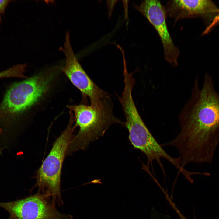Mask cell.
I'll use <instances>...</instances> for the list:
<instances>
[{"mask_svg": "<svg viewBox=\"0 0 219 219\" xmlns=\"http://www.w3.org/2000/svg\"><path fill=\"white\" fill-rule=\"evenodd\" d=\"M54 78L51 73H41L12 84L0 107L5 120L18 118L36 105L49 90Z\"/></svg>", "mask_w": 219, "mask_h": 219, "instance_id": "277c9868", "label": "cell"}, {"mask_svg": "<svg viewBox=\"0 0 219 219\" xmlns=\"http://www.w3.org/2000/svg\"><path fill=\"white\" fill-rule=\"evenodd\" d=\"M218 23H219V13L214 17V19L210 25L206 29V31L208 32L214 26Z\"/></svg>", "mask_w": 219, "mask_h": 219, "instance_id": "8fae6325", "label": "cell"}, {"mask_svg": "<svg viewBox=\"0 0 219 219\" xmlns=\"http://www.w3.org/2000/svg\"><path fill=\"white\" fill-rule=\"evenodd\" d=\"M68 107L73 113L75 126L79 130L72 139L66 155L87 148L91 143L103 136L112 124L123 123L113 114L110 97L98 107L83 104Z\"/></svg>", "mask_w": 219, "mask_h": 219, "instance_id": "7a4b0ae2", "label": "cell"}, {"mask_svg": "<svg viewBox=\"0 0 219 219\" xmlns=\"http://www.w3.org/2000/svg\"><path fill=\"white\" fill-rule=\"evenodd\" d=\"M7 219H10L9 217H8Z\"/></svg>", "mask_w": 219, "mask_h": 219, "instance_id": "5bb4252c", "label": "cell"}, {"mask_svg": "<svg viewBox=\"0 0 219 219\" xmlns=\"http://www.w3.org/2000/svg\"><path fill=\"white\" fill-rule=\"evenodd\" d=\"M0 207L9 213L10 219H73L71 215L58 211L55 205L38 192L20 199L0 202Z\"/></svg>", "mask_w": 219, "mask_h": 219, "instance_id": "52a82bcc", "label": "cell"}, {"mask_svg": "<svg viewBox=\"0 0 219 219\" xmlns=\"http://www.w3.org/2000/svg\"><path fill=\"white\" fill-rule=\"evenodd\" d=\"M125 127L129 133V139L134 148L144 153L147 158L148 167L152 166L154 160L157 161L163 174L165 172L161 158L166 159L180 170L182 167L180 157L174 158L168 155L157 141L142 120L138 111L132 110L125 115Z\"/></svg>", "mask_w": 219, "mask_h": 219, "instance_id": "5b68a950", "label": "cell"}, {"mask_svg": "<svg viewBox=\"0 0 219 219\" xmlns=\"http://www.w3.org/2000/svg\"><path fill=\"white\" fill-rule=\"evenodd\" d=\"M178 116L179 133L163 145L177 150L183 167L191 163H211L219 143V94L208 73L201 88L195 79L190 97Z\"/></svg>", "mask_w": 219, "mask_h": 219, "instance_id": "6da1fadb", "label": "cell"}, {"mask_svg": "<svg viewBox=\"0 0 219 219\" xmlns=\"http://www.w3.org/2000/svg\"><path fill=\"white\" fill-rule=\"evenodd\" d=\"M134 6L157 32L162 45L165 60L172 67L177 66L180 51L174 44L169 31L164 6L158 0H145L139 5Z\"/></svg>", "mask_w": 219, "mask_h": 219, "instance_id": "ba28073f", "label": "cell"}, {"mask_svg": "<svg viewBox=\"0 0 219 219\" xmlns=\"http://www.w3.org/2000/svg\"><path fill=\"white\" fill-rule=\"evenodd\" d=\"M173 210L178 215L180 219H188L183 215L176 207H174L173 208ZM193 219H196L195 216Z\"/></svg>", "mask_w": 219, "mask_h": 219, "instance_id": "7c38bea8", "label": "cell"}, {"mask_svg": "<svg viewBox=\"0 0 219 219\" xmlns=\"http://www.w3.org/2000/svg\"><path fill=\"white\" fill-rule=\"evenodd\" d=\"M164 6L167 16L173 18L175 23L184 19L219 13V9L209 0H172Z\"/></svg>", "mask_w": 219, "mask_h": 219, "instance_id": "9c48e42d", "label": "cell"}, {"mask_svg": "<svg viewBox=\"0 0 219 219\" xmlns=\"http://www.w3.org/2000/svg\"><path fill=\"white\" fill-rule=\"evenodd\" d=\"M4 113L2 110L0 108V119H2V120H4Z\"/></svg>", "mask_w": 219, "mask_h": 219, "instance_id": "4fadbf2b", "label": "cell"}, {"mask_svg": "<svg viewBox=\"0 0 219 219\" xmlns=\"http://www.w3.org/2000/svg\"><path fill=\"white\" fill-rule=\"evenodd\" d=\"M70 117L65 129L54 142L52 148L36 173V182L33 189L56 206L62 205L61 175L63 164L75 128L73 118Z\"/></svg>", "mask_w": 219, "mask_h": 219, "instance_id": "3957f363", "label": "cell"}, {"mask_svg": "<svg viewBox=\"0 0 219 219\" xmlns=\"http://www.w3.org/2000/svg\"><path fill=\"white\" fill-rule=\"evenodd\" d=\"M69 32H66L64 47L60 49L65 57L64 66L60 68L72 84L82 94L83 104L87 105L88 98L90 106L98 107L110 96L106 92L99 87L83 69L75 56L71 46Z\"/></svg>", "mask_w": 219, "mask_h": 219, "instance_id": "8992f818", "label": "cell"}, {"mask_svg": "<svg viewBox=\"0 0 219 219\" xmlns=\"http://www.w3.org/2000/svg\"><path fill=\"white\" fill-rule=\"evenodd\" d=\"M11 0H0V24L2 23V16L4 15L5 10Z\"/></svg>", "mask_w": 219, "mask_h": 219, "instance_id": "30bf717a", "label": "cell"}]
</instances>
